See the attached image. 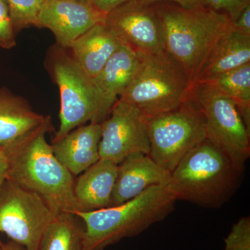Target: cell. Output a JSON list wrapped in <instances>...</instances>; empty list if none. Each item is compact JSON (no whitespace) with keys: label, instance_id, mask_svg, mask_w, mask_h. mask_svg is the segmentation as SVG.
<instances>
[{"label":"cell","instance_id":"cell-26","mask_svg":"<svg viewBox=\"0 0 250 250\" xmlns=\"http://www.w3.org/2000/svg\"><path fill=\"white\" fill-rule=\"evenodd\" d=\"M232 23L235 30L250 36V5L242 11Z\"/></svg>","mask_w":250,"mask_h":250},{"label":"cell","instance_id":"cell-6","mask_svg":"<svg viewBox=\"0 0 250 250\" xmlns=\"http://www.w3.org/2000/svg\"><path fill=\"white\" fill-rule=\"evenodd\" d=\"M64 49L60 46L52 49L49 56L50 72L61 98L60 126L54 141L88 122L101 124L111 113L92 78Z\"/></svg>","mask_w":250,"mask_h":250},{"label":"cell","instance_id":"cell-21","mask_svg":"<svg viewBox=\"0 0 250 250\" xmlns=\"http://www.w3.org/2000/svg\"><path fill=\"white\" fill-rule=\"evenodd\" d=\"M196 84L207 85L232 100L250 131V63Z\"/></svg>","mask_w":250,"mask_h":250},{"label":"cell","instance_id":"cell-4","mask_svg":"<svg viewBox=\"0 0 250 250\" xmlns=\"http://www.w3.org/2000/svg\"><path fill=\"white\" fill-rule=\"evenodd\" d=\"M242 172L225 153L206 140L176 166L167 187L177 200L213 208L231 197Z\"/></svg>","mask_w":250,"mask_h":250},{"label":"cell","instance_id":"cell-22","mask_svg":"<svg viewBox=\"0 0 250 250\" xmlns=\"http://www.w3.org/2000/svg\"><path fill=\"white\" fill-rule=\"evenodd\" d=\"M9 6L15 33L35 25L45 0H6Z\"/></svg>","mask_w":250,"mask_h":250},{"label":"cell","instance_id":"cell-27","mask_svg":"<svg viewBox=\"0 0 250 250\" xmlns=\"http://www.w3.org/2000/svg\"><path fill=\"white\" fill-rule=\"evenodd\" d=\"M130 0H93V4L100 11L106 14L117 6Z\"/></svg>","mask_w":250,"mask_h":250},{"label":"cell","instance_id":"cell-5","mask_svg":"<svg viewBox=\"0 0 250 250\" xmlns=\"http://www.w3.org/2000/svg\"><path fill=\"white\" fill-rule=\"evenodd\" d=\"M138 55L139 67L118 100L134 105L148 119L175 109L193 98L195 84L165 49Z\"/></svg>","mask_w":250,"mask_h":250},{"label":"cell","instance_id":"cell-19","mask_svg":"<svg viewBox=\"0 0 250 250\" xmlns=\"http://www.w3.org/2000/svg\"><path fill=\"white\" fill-rule=\"evenodd\" d=\"M250 63V36L234 28L223 36L202 66L196 80L202 83Z\"/></svg>","mask_w":250,"mask_h":250},{"label":"cell","instance_id":"cell-30","mask_svg":"<svg viewBox=\"0 0 250 250\" xmlns=\"http://www.w3.org/2000/svg\"><path fill=\"white\" fill-rule=\"evenodd\" d=\"M0 250H25V249L16 242L10 240L6 243L0 242Z\"/></svg>","mask_w":250,"mask_h":250},{"label":"cell","instance_id":"cell-23","mask_svg":"<svg viewBox=\"0 0 250 250\" xmlns=\"http://www.w3.org/2000/svg\"><path fill=\"white\" fill-rule=\"evenodd\" d=\"M223 250H250V218L243 217L225 238Z\"/></svg>","mask_w":250,"mask_h":250},{"label":"cell","instance_id":"cell-2","mask_svg":"<svg viewBox=\"0 0 250 250\" xmlns=\"http://www.w3.org/2000/svg\"><path fill=\"white\" fill-rule=\"evenodd\" d=\"M49 125L2 153L7 164L6 179L36 192L62 212L82 211L74 194L75 179L54 155L45 135Z\"/></svg>","mask_w":250,"mask_h":250},{"label":"cell","instance_id":"cell-9","mask_svg":"<svg viewBox=\"0 0 250 250\" xmlns=\"http://www.w3.org/2000/svg\"><path fill=\"white\" fill-rule=\"evenodd\" d=\"M193 95L205 116L207 140L243 172L250 155V131L236 104L204 84H195Z\"/></svg>","mask_w":250,"mask_h":250},{"label":"cell","instance_id":"cell-8","mask_svg":"<svg viewBox=\"0 0 250 250\" xmlns=\"http://www.w3.org/2000/svg\"><path fill=\"white\" fill-rule=\"evenodd\" d=\"M60 210L36 192L5 179L0 187V233L25 250H38L42 235Z\"/></svg>","mask_w":250,"mask_h":250},{"label":"cell","instance_id":"cell-17","mask_svg":"<svg viewBox=\"0 0 250 250\" xmlns=\"http://www.w3.org/2000/svg\"><path fill=\"white\" fill-rule=\"evenodd\" d=\"M122 45L104 22L90 28L74 41L71 54L83 71L94 78Z\"/></svg>","mask_w":250,"mask_h":250},{"label":"cell","instance_id":"cell-15","mask_svg":"<svg viewBox=\"0 0 250 250\" xmlns=\"http://www.w3.org/2000/svg\"><path fill=\"white\" fill-rule=\"evenodd\" d=\"M101 136V125L90 123L72 130L62 139L53 140L51 146L59 162L72 175H80L100 160Z\"/></svg>","mask_w":250,"mask_h":250},{"label":"cell","instance_id":"cell-24","mask_svg":"<svg viewBox=\"0 0 250 250\" xmlns=\"http://www.w3.org/2000/svg\"><path fill=\"white\" fill-rule=\"evenodd\" d=\"M206 7L228 16L234 22L242 11L250 5V0H201Z\"/></svg>","mask_w":250,"mask_h":250},{"label":"cell","instance_id":"cell-3","mask_svg":"<svg viewBox=\"0 0 250 250\" xmlns=\"http://www.w3.org/2000/svg\"><path fill=\"white\" fill-rule=\"evenodd\" d=\"M176 201L167 186H154L122 205L74 214L84 225L86 250H104L164 220Z\"/></svg>","mask_w":250,"mask_h":250},{"label":"cell","instance_id":"cell-10","mask_svg":"<svg viewBox=\"0 0 250 250\" xmlns=\"http://www.w3.org/2000/svg\"><path fill=\"white\" fill-rule=\"evenodd\" d=\"M100 159L118 164L136 153L149 155L147 118L134 105L118 100L101 124Z\"/></svg>","mask_w":250,"mask_h":250},{"label":"cell","instance_id":"cell-14","mask_svg":"<svg viewBox=\"0 0 250 250\" xmlns=\"http://www.w3.org/2000/svg\"><path fill=\"white\" fill-rule=\"evenodd\" d=\"M52 125L50 117L36 113L24 99L0 90V152Z\"/></svg>","mask_w":250,"mask_h":250},{"label":"cell","instance_id":"cell-18","mask_svg":"<svg viewBox=\"0 0 250 250\" xmlns=\"http://www.w3.org/2000/svg\"><path fill=\"white\" fill-rule=\"evenodd\" d=\"M140 63L139 55L121 45L103 70L92 79L106 107L112 108L127 88Z\"/></svg>","mask_w":250,"mask_h":250},{"label":"cell","instance_id":"cell-28","mask_svg":"<svg viewBox=\"0 0 250 250\" xmlns=\"http://www.w3.org/2000/svg\"><path fill=\"white\" fill-rule=\"evenodd\" d=\"M142 1L148 3V4H154V3L161 2V1H168V2L178 4L186 9H191V8L202 5L201 0H142Z\"/></svg>","mask_w":250,"mask_h":250},{"label":"cell","instance_id":"cell-32","mask_svg":"<svg viewBox=\"0 0 250 250\" xmlns=\"http://www.w3.org/2000/svg\"><path fill=\"white\" fill-rule=\"evenodd\" d=\"M0 242H1V241H0Z\"/></svg>","mask_w":250,"mask_h":250},{"label":"cell","instance_id":"cell-20","mask_svg":"<svg viewBox=\"0 0 250 250\" xmlns=\"http://www.w3.org/2000/svg\"><path fill=\"white\" fill-rule=\"evenodd\" d=\"M38 250H86L83 221L74 213L59 212L46 229Z\"/></svg>","mask_w":250,"mask_h":250},{"label":"cell","instance_id":"cell-13","mask_svg":"<svg viewBox=\"0 0 250 250\" xmlns=\"http://www.w3.org/2000/svg\"><path fill=\"white\" fill-rule=\"evenodd\" d=\"M170 174L147 154L136 153L128 156L118 165L110 207L129 201L149 187L167 186Z\"/></svg>","mask_w":250,"mask_h":250},{"label":"cell","instance_id":"cell-31","mask_svg":"<svg viewBox=\"0 0 250 250\" xmlns=\"http://www.w3.org/2000/svg\"><path fill=\"white\" fill-rule=\"evenodd\" d=\"M77 1H82V2L88 3V4H93V0H77Z\"/></svg>","mask_w":250,"mask_h":250},{"label":"cell","instance_id":"cell-16","mask_svg":"<svg viewBox=\"0 0 250 250\" xmlns=\"http://www.w3.org/2000/svg\"><path fill=\"white\" fill-rule=\"evenodd\" d=\"M117 174V164L100 159L75 179L74 194L82 211L110 207Z\"/></svg>","mask_w":250,"mask_h":250},{"label":"cell","instance_id":"cell-29","mask_svg":"<svg viewBox=\"0 0 250 250\" xmlns=\"http://www.w3.org/2000/svg\"><path fill=\"white\" fill-rule=\"evenodd\" d=\"M7 164L2 153L0 152V187L6 178Z\"/></svg>","mask_w":250,"mask_h":250},{"label":"cell","instance_id":"cell-11","mask_svg":"<svg viewBox=\"0 0 250 250\" xmlns=\"http://www.w3.org/2000/svg\"><path fill=\"white\" fill-rule=\"evenodd\" d=\"M104 23L122 45L136 54L164 50L162 25L154 3L130 0L107 13Z\"/></svg>","mask_w":250,"mask_h":250},{"label":"cell","instance_id":"cell-25","mask_svg":"<svg viewBox=\"0 0 250 250\" xmlns=\"http://www.w3.org/2000/svg\"><path fill=\"white\" fill-rule=\"evenodd\" d=\"M16 37L9 6L6 0H0V47L9 49L16 45Z\"/></svg>","mask_w":250,"mask_h":250},{"label":"cell","instance_id":"cell-12","mask_svg":"<svg viewBox=\"0 0 250 250\" xmlns=\"http://www.w3.org/2000/svg\"><path fill=\"white\" fill-rule=\"evenodd\" d=\"M106 14L93 4L77 0H45L36 26L52 31L58 45L67 49L85 31L104 22Z\"/></svg>","mask_w":250,"mask_h":250},{"label":"cell","instance_id":"cell-7","mask_svg":"<svg viewBox=\"0 0 250 250\" xmlns=\"http://www.w3.org/2000/svg\"><path fill=\"white\" fill-rule=\"evenodd\" d=\"M149 156L172 172L188 153L207 140L205 118L195 98L147 119Z\"/></svg>","mask_w":250,"mask_h":250},{"label":"cell","instance_id":"cell-1","mask_svg":"<svg viewBox=\"0 0 250 250\" xmlns=\"http://www.w3.org/2000/svg\"><path fill=\"white\" fill-rule=\"evenodd\" d=\"M164 33V49L195 84L219 41L233 29L228 16L203 5L186 9L168 1L154 3Z\"/></svg>","mask_w":250,"mask_h":250}]
</instances>
